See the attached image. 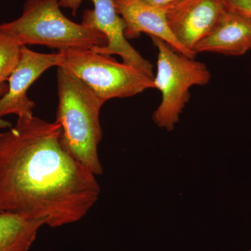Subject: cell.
Instances as JSON below:
<instances>
[{"label":"cell","mask_w":251,"mask_h":251,"mask_svg":"<svg viewBox=\"0 0 251 251\" xmlns=\"http://www.w3.org/2000/svg\"><path fill=\"white\" fill-rule=\"evenodd\" d=\"M59 7V0H27L21 16L0 25V29L21 46H45L59 51L106 45L103 33L73 22Z\"/></svg>","instance_id":"3"},{"label":"cell","mask_w":251,"mask_h":251,"mask_svg":"<svg viewBox=\"0 0 251 251\" xmlns=\"http://www.w3.org/2000/svg\"><path fill=\"white\" fill-rule=\"evenodd\" d=\"M83 0H59V6L69 8L75 16L77 9ZM94 9H87L82 16V24L103 33L107 39V44L103 47H94V51L98 53L117 54L126 65L140 69L149 76L154 77L153 65L144 58L133 47L125 36V20L117 13L115 0H91Z\"/></svg>","instance_id":"6"},{"label":"cell","mask_w":251,"mask_h":251,"mask_svg":"<svg viewBox=\"0 0 251 251\" xmlns=\"http://www.w3.org/2000/svg\"><path fill=\"white\" fill-rule=\"evenodd\" d=\"M60 64L59 52L40 53L23 46L17 65L8 78V90L0 97V117L11 114L18 118L32 117L35 103L27 97L28 90L41 74Z\"/></svg>","instance_id":"7"},{"label":"cell","mask_w":251,"mask_h":251,"mask_svg":"<svg viewBox=\"0 0 251 251\" xmlns=\"http://www.w3.org/2000/svg\"><path fill=\"white\" fill-rule=\"evenodd\" d=\"M61 130L33 115L0 134V212L59 227L80 221L98 201L95 175L63 148Z\"/></svg>","instance_id":"1"},{"label":"cell","mask_w":251,"mask_h":251,"mask_svg":"<svg viewBox=\"0 0 251 251\" xmlns=\"http://www.w3.org/2000/svg\"><path fill=\"white\" fill-rule=\"evenodd\" d=\"M43 226L39 220L0 212V251H29Z\"/></svg>","instance_id":"11"},{"label":"cell","mask_w":251,"mask_h":251,"mask_svg":"<svg viewBox=\"0 0 251 251\" xmlns=\"http://www.w3.org/2000/svg\"><path fill=\"white\" fill-rule=\"evenodd\" d=\"M57 77L56 122L62 130L61 145L92 174L101 175L98 147L103 135L100 112L105 102L67 69L58 67Z\"/></svg>","instance_id":"2"},{"label":"cell","mask_w":251,"mask_h":251,"mask_svg":"<svg viewBox=\"0 0 251 251\" xmlns=\"http://www.w3.org/2000/svg\"><path fill=\"white\" fill-rule=\"evenodd\" d=\"M58 52L61 57L59 67L78 77L104 102L156 89L152 77L140 69L117 62L108 54L98 53L92 49H70Z\"/></svg>","instance_id":"5"},{"label":"cell","mask_w":251,"mask_h":251,"mask_svg":"<svg viewBox=\"0 0 251 251\" xmlns=\"http://www.w3.org/2000/svg\"><path fill=\"white\" fill-rule=\"evenodd\" d=\"M115 5L117 13L125 20L127 39H135L145 33L165 41L179 53L196 58L197 53L185 49L171 32L164 6H151L143 0H115Z\"/></svg>","instance_id":"9"},{"label":"cell","mask_w":251,"mask_h":251,"mask_svg":"<svg viewBox=\"0 0 251 251\" xmlns=\"http://www.w3.org/2000/svg\"><path fill=\"white\" fill-rule=\"evenodd\" d=\"M144 2L155 6H166L174 2L176 0H143Z\"/></svg>","instance_id":"15"},{"label":"cell","mask_w":251,"mask_h":251,"mask_svg":"<svg viewBox=\"0 0 251 251\" xmlns=\"http://www.w3.org/2000/svg\"><path fill=\"white\" fill-rule=\"evenodd\" d=\"M151 38L158 49L157 72L153 80L162 97L152 118L159 128L171 131L189 102L190 89L207 85L211 74L204 63L179 53L161 39Z\"/></svg>","instance_id":"4"},{"label":"cell","mask_w":251,"mask_h":251,"mask_svg":"<svg viewBox=\"0 0 251 251\" xmlns=\"http://www.w3.org/2000/svg\"></svg>","instance_id":"16"},{"label":"cell","mask_w":251,"mask_h":251,"mask_svg":"<svg viewBox=\"0 0 251 251\" xmlns=\"http://www.w3.org/2000/svg\"><path fill=\"white\" fill-rule=\"evenodd\" d=\"M8 90V84L3 82L0 84V97H2ZM11 124L9 122L4 120L2 117H0V128H11Z\"/></svg>","instance_id":"14"},{"label":"cell","mask_w":251,"mask_h":251,"mask_svg":"<svg viewBox=\"0 0 251 251\" xmlns=\"http://www.w3.org/2000/svg\"><path fill=\"white\" fill-rule=\"evenodd\" d=\"M251 49V21L226 9L212 30L198 43L196 53L241 56Z\"/></svg>","instance_id":"10"},{"label":"cell","mask_w":251,"mask_h":251,"mask_svg":"<svg viewBox=\"0 0 251 251\" xmlns=\"http://www.w3.org/2000/svg\"><path fill=\"white\" fill-rule=\"evenodd\" d=\"M164 7L171 32L192 52L226 11L222 0H176Z\"/></svg>","instance_id":"8"},{"label":"cell","mask_w":251,"mask_h":251,"mask_svg":"<svg viewBox=\"0 0 251 251\" xmlns=\"http://www.w3.org/2000/svg\"><path fill=\"white\" fill-rule=\"evenodd\" d=\"M225 8L251 21V0H222Z\"/></svg>","instance_id":"13"},{"label":"cell","mask_w":251,"mask_h":251,"mask_svg":"<svg viewBox=\"0 0 251 251\" xmlns=\"http://www.w3.org/2000/svg\"><path fill=\"white\" fill-rule=\"evenodd\" d=\"M22 46L0 29V84L8 80L17 65Z\"/></svg>","instance_id":"12"}]
</instances>
